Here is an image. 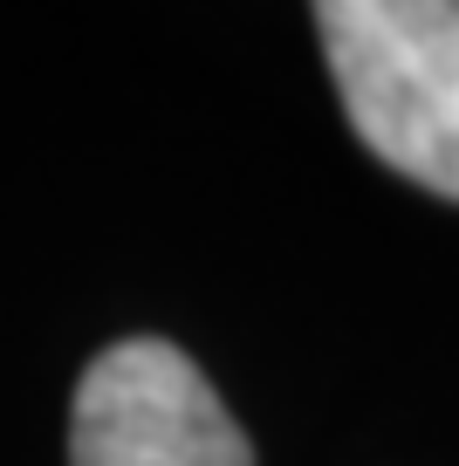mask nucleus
I'll return each instance as SVG.
<instances>
[{
	"label": "nucleus",
	"mask_w": 459,
	"mask_h": 466,
	"mask_svg": "<svg viewBox=\"0 0 459 466\" xmlns=\"http://www.w3.org/2000/svg\"><path fill=\"white\" fill-rule=\"evenodd\" d=\"M316 35L363 151L459 199V0H322Z\"/></svg>",
	"instance_id": "1"
},
{
	"label": "nucleus",
	"mask_w": 459,
	"mask_h": 466,
	"mask_svg": "<svg viewBox=\"0 0 459 466\" xmlns=\"http://www.w3.org/2000/svg\"><path fill=\"white\" fill-rule=\"evenodd\" d=\"M69 466H254V446L186 350L130 336L76 384Z\"/></svg>",
	"instance_id": "2"
}]
</instances>
